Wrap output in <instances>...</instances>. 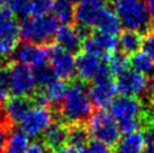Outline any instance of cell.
I'll return each mask as SVG.
<instances>
[{"mask_svg": "<svg viewBox=\"0 0 154 153\" xmlns=\"http://www.w3.org/2000/svg\"><path fill=\"white\" fill-rule=\"evenodd\" d=\"M33 100L28 97H14L8 98L2 107V117L5 123L17 124L20 123L25 115L32 109Z\"/></svg>", "mask_w": 154, "mask_h": 153, "instance_id": "cell-13", "label": "cell"}, {"mask_svg": "<svg viewBox=\"0 0 154 153\" xmlns=\"http://www.w3.org/2000/svg\"><path fill=\"white\" fill-rule=\"evenodd\" d=\"M6 137H7V128L4 124H0V153H2Z\"/></svg>", "mask_w": 154, "mask_h": 153, "instance_id": "cell-37", "label": "cell"}, {"mask_svg": "<svg viewBox=\"0 0 154 153\" xmlns=\"http://www.w3.org/2000/svg\"><path fill=\"white\" fill-rule=\"evenodd\" d=\"M20 38L19 24L15 19L6 21L0 25V56L8 58L13 55L18 46Z\"/></svg>", "mask_w": 154, "mask_h": 153, "instance_id": "cell-14", "label": "cell"}, {"mask_svg": "<svg viewBox=\"0 0 154 153\" xmlns=\"http://www.w3.org/2000/svg\"><path fill=\"white\" fill-rule=\"evenodd\" d=\"M91 36L94 37V41L99 44V46L101 47L107 54H111V53L116 52L117 47L119 45L117 35L107 34V33H103V32L96 30V32H94L91 34Z\"/></svg>", "mask_w": 154, "mask_h": 153, "instance_id": "cell-27", "label": "cell"}, {"mask_svg": "<svg viewBox=\"0 0 154 153\" xmlns=\"http://www.w3.org/2000/svg\"><path fill=\"white\" fill-rule=\"evenodd\" d=\"M89 137L90 134L88 127H86L82 123L72 124L68 130V142L71 146L78 150L88 144Z\"/></svg>", "mask_w": 154, "mask_h": 153, "instance_id": "cell-22", "label": "cell"}, {"mask_svg": "<svg viewBox=\"0 0 154 153\" xmlns=\"http://www.w3.org/2000/svg\"><path fill=\"white\" fill-rule=\"evenodd\" d=\"M29 144V137L20 128L13 130L7 134L2 153H26Z\"/></svg>", "mask_w": 154, "mask_h": 153, "instance_id": "cell-19", "label": "cell"}, {"mask_svg": "<svg viewBox=\"0 0 154 153\" xmlns=\"http://www.w3.org/2000/svg\"><path fill=\"white\" fill-rule=\"evenodd\" d=\"M142 52L145 53L154 63V30L146 32L145 35L143 36Z\"/></svg>", "mask_w": 154, "mask_h": 153, "instance_id": "cell-31", "label": "cell"}, {"mask_svg": "<svg viewBox=\"0 0 154 153\" xmlns=\"http://www.w3.org/2000/svg\"><path fill=\"white\" fill-rule=\"evenodd\" d=\"M33 72H34L35 79L37 85L44 86L46 87L47 85H50L52 81L55 80V74L53 72L52 68L50 67V64H42L38 67L33 68Z\"/></svg>", "mask_w": 154, "mask_h": 153, "instance_id": "cell-28", "label": "cell"}, {"mask_svg": "<svg viewBox=\"0 0 154 153\" xmlns=\"http://www.w3.org/2000/svg\"><path fill=\"white\" fill-rule=\"evenodd\" d=\"M69 1H71L72 4H75V2H78V4H79V2H80V1H82V0H69Z\"/></svg>", "mask_w": 154, "mask_h": 153, "instance_id": "cell-43", "label": "cell"}, {"mask_svg": "<svg viewBox=\"0 0 154 153\" xmlns=\"http://www.w3.org/2000/svg\"><path fill=\"white\" fill-rule=\"evenodd\" d=\"M53 0H30V14L29 17H41L50 15L53 10Z\"/></svg>", "mask_w": 154, "mask_h": 153, "instance_id": "cell-29", "label": "cell"}, {"mask_svg": "<svg viewBox=\"0 0 154 153\" xmlns=\"http://www.w3.org/2000/svg\"><path fill=\"white\" fill-rule=\"evenodd\" d=\"M79 153H111V151L108 145L98 141H94L79 149Z\"/></svg>", "mask_w": 154, "mask_h": 153, "instance_id": "cell-32", "label": "cell"}, {"mask_svg": "<svg viewBox=\"0 0 154 153\" xmlns=\"http://www.w3.org/2000/svg\"><path fill=\"white\" fill-rule=\"evenodd\" d=\"M82 39L83 35L80 33L77 26H71L70 24L61 25L55 35L56 44L72 54L81 50L83 44Z\"/></svg>", "mask_w": 154, "mask_h": 153, "instance_id": "cell-15", "label": "cell"}, {"mask_svg": "<svg viewBox=\"0 0 154 153\" xmlns=\"http://www.w3.org/2000/svg\"><path fill=\"white\" fill-rule=\"evenodd\" d=\"M118 42L122 52H124L125 54H135L142 47L143 36L140 32L126 30L120 33Z\"/></svg>", "mask_w": 154, "mask_h": 153, "instance_id": "cell-21", "label": "cell"}, {"mask_svg": "<svg viewBox=\"0 0 154 153\" xmlns=\"http://www.w3.org/2000/svg\"><path fill=\"white\" fill-rule=\"evenodd\" d=\"M8 8L11 13L23 18L29 17L30 14V0H10Z\"/></svg>", "mask_w": 154, "mask_h": 153, "instance_id": "cell-30", "label": "cell"}, {"mask_svg": "<svg viewBox=\"0 0 154 153\" xmlns=\"http://www.w3.org/2000/svg\"><path fill=\"white\" fill-rule=\"evenodd\" d=\"M115 83L117 92H119L122 96L136 98L149 90L150 86L147 76L135 70H128L118 76Z\"/></svg>", "mask_w": 154, "mask_h": 153, "instance_id": "cell-9", "label": "cell"}, {"mask_svg": "<svg viewBox=\"0 0 154 153\" xmlns=\"http://www.w3.org/2000/svg\"><path fill=\"white\" fill-rule=\"evenodd\" d=\"M115 13L126 30L149 32L152 16L145 0H116Z\"/></svg>", "mask_w": 154, "mask_h": 153, "instance_id": "cell-2", "label": "cell"}, {"mask_svg": "<svg viewBox=\"0 0 154 153\" xmlns=\"http://www.w3.org/2000/svg\"><path fill=\"white\" fill-rule=\"evenodd\" d=\"M88 131L94 141L101 142L108 146L116 144L119 141V126L110 111L99 109L94 113L88 120Z\"/></svg>", "mask_w": 154, "mask_h": 153, "instance_id": "cell-4", "label": "cell"}, {"mask_svg": "<svg viewBox=\"0 0 154 153\" xmlns=\"http://www.w3.org/2000/svg\"><path fill=\"white\" fill-rule=\"evenodd\" d=\"M55 153H79V150L69 144V145L62 146V148H60L59 150H56Z\"/></svg>", "mask_w": 154, "mask_h": 153, "instance_id": "cell-38", "label": "cell"}, {"mask_svg": "<svg viewBox=\"0 0 154 153\" xmlns=\"http://www.w3.org/2000/svg\"><path fill=\"white\" fill-rule=\"evenodd\" d=\"M11 58L15 63L35 68L46 63V60H48V52L47 47L43 45L25 42L23 44H18Z\"/></svg>", "mask_w": 154, "mask_h": 153, "instance_id": "cell-10", "label": "cell"}, {"mask_svg": "<svg viewBox=\"0 0 154 153\" xmlns=\"http://www.w3.org/2000/svg\"><path fill=\"white\" fill-rule=\"evenodd\" d=\"M53 124L52 111L44 106L32 107L23 120L19 123L20 131L28 137H37L46 132V130Z\"/></svg>", "mask_w": 154, "mask_h": 153, "instance_id": "cell-6", "label": "cell"}, {"mask_svg": "<svg viewBox=\"0 0 154 153\" xmlns=\"http://www.w3.org/2000/svg\"><path fill=\"white\" fill-rule=\"evenodd\" d=\"M146 134H147L149 141L142 153H154V135L152 133H146Z\"/></svg>", "mask_w": 154, "mask_h": 153, "instance_id": "cell-36", "label": "cell"}, {"mask_svg": "<svg viewBox=\"0 0 154 153\" xmlns=\"http://www.w3.org/2000/svg\"><path fill=\"white\" fill-rule=\"evenodd\" d=\"M36 86L37 82L30 67L19 63H14L10 67V91L14 96L27 97L34 95Z\"/></svg>", "mask_w": 154, "mask_h": 153, "instance_id": "cell-8", "label": "cell"}, {"mask_svg": "<svg viewBox=\"0 0 154 153\" xmlns=\"http://www.w3.org/2000/svg\"><path fill=\"white\" fill-rule=\"evenodd\" d=\"M94 27H97V30L99 32L117 35V33L120 32L122 23L115 10H112L109 7H103L99 13Z\"/></svg>", "mask_w": 154, "mask_h": 153, "instance_id": "cell-18", "label": "cell"}, {"mask_svg": "<svg viewBox=\"0 0 154 153\" xmlns=\"http://www.w3.org/2000/svg\"><path fill=\"white\" fill-rule=\"evenodd\" d=\"M26 153H47V146L41 141H35L29 144Z\"/></svg>", "mask_w": 154, "mask_h": 153, "instance_id": "cell-34", "label": "cell"}, {"mask_svg": "<svg viewBox=\"0 0 154 153\" xmlns=\"http://www.w3.org/2000/svg\"><path fill=\"white\" fill-rule=\"evenodd\" d=\"M13 15L11 10L6 7V6H0V25L4 24L6 21L13 19Z\"/></svg>", "mask_w": 154, "mask_h": 153, "instance_id": "cell-35", "label": "cell"}, {"mask_svg": "<svg viewBox=\"0 0 154 153\" xmlns=\"http://www.w3.org/2000/svg\"><path fill=\"white\" fill-rule=\"evenodd\" d=\"M147 141V134L142 131L126 134L116 143L112 153H142Z\"/></svg>", "mask_w": 154, "mask_h": 153, "instance_id": "cell-17", "label": "cell"}, {"mask_svg": "<svg viewBox=\"0 0 154 153\" xmlns=\"http://www.w3.org/2000/svg\"><path fill=\"white\" fill-rule=\"evenodd\" d=\"M60 105V116L71 125L81 123L92 115V104L88 90L79 81H74L69 86L66 95Z\"/></svg>", "mask_w": 154, "mask_h": 153, "instance_id": "cell-1", "label": "cell"}, {"mask_svg": "<svg viewBox=\"0 0 154 153\" xmlns=\"http://www.w3.org/2000/svg\"><path fill=\"white\" fill-rule=\"evenodd\" d=\"M107 65L110 70L111 74L118 76L126 71H128V68L131 65V59L124 52L116 51L109 55L107 60Z\"/></svg>", "mask_w": 154, "mask_h": 153, "instance_id": "cell-24", "label": "cell"}, {"mask_svg": "<svg viewBox=\"0 0 154 153\" xmlns=\"http://www.w3.org/2000/svg\"><path fill=\"white\" fill-rule=\"evenodd\" d=\"M142 113L143 104L136 97L120 96L115 98V100L110 105V114L117 120V123L140 118Z\"/></svg>", "mask_w": 154, "mask_h": 153, "instance_id": "cell-11", "label": "cell"}, {"mask_svg": "<svg viewBox=\"0 0 154 153\" xmlns=\"http://www.w3.org/2000/svg\"><path fill=\"white\" fill-rule=\"evenodd\" d=\"M74 7L69 0H55L53 5V15L63 24H69L74 19Z\"/></svg>", "mask_w": 154, "mask_h": 153, "instance_id": "cell-25", "label": "cell"}, {"mask_svg": "<svg viewBox=\"0 0 154 153\" xmlns=\"http://www.w3.org/2000/svg\"><path fill=\"white\" fill-rule=\"evenodd\" d=\"M69 86L64 80L61 79H55L52 81L50 85L45 87L43 92L45 94L47 101L53 102V104H61L64 99L66 91H68Z\"/></svg>", "mask_w": 154, "mask_h": 153, "instance_id": "cell-23", "label": "cell"}, {"mask_svg": "<svg viewBox=\"0 0 154 153\" xmlns=\"http://www.w3.org/2000/svg\"><path fill=\"white\" fill-rule=\"evenodd\" d=\"M149 96H150L151 101H152V104H153L154 106V80L149 86Z\"/></svg>", "mask_w": 154, "mask_h": 153, "instance_id": "cell-39", "label": "cell"}, {"mask_svg": "<svg viewBox=\"0 0 154 153\" xmlns=\"http://www.w3.org/2000/svg\"><path fill=\"white\" fill-rule=\"evenodd\" d=\"M10 0H0V6H6V7H8V4Z\"/></svg>", "mask_w": 154, "mask_h": 153, "instance_id": "cell-42", "label": "cell"}, {"mask_svg": "<svg viewBox=\"0 0 154 153\" xmlns=\"http://www.w3.org/2000/svg\"><path fill=\"white\" fill-rule=\"evenodd\" d=\"M50 67L53 72L61 80H70L77 73L75 59L72 53L65 51L57 44H53L47 47Z\"/></svg>", "mask_w": 154, "mask_h": 153, "instance_id": "cell-7", "label": "cell"}, {"mask_svg": "<svg viewBox=\"0 0 154 153\" xmlns=\"http://www.w3.org/2000/svg\"><path fill=\"white\" fill-rule=\"evenodd\" d=\"M7 96H8V92H5L0 89V105L7 100Z\"/></svg>", "mask_w": 154, "mask_h": 153, "instance_id": "cell-41", "label": "cell"}, {"mask_svg": "<svg viewBox=\"0 0 154 153\" xmlns=\"http://www.w3.org/2000/svg\"><path fill=\"white\" fill-rule=\"evenodd\" d=\"M59 23L54 15L23 18L19 24L20 37L25 42L43 45L55 37L60 27Z\"/></svg>", "mask_w": 154, "mask_h": 153, "instance_id": "cell-3", "label": "cell"}, {"mask_svg": "<svg viewBox=\"0 0 154 153\" xmlns=\"http://www.w3.org/2000/svg\"><path fill=\"white\" fill-rule=\"evenodd\" d=\"M44 143L52 150H59L68 141V130L62 124L53 123L44 133Z\"/></svg>", "mask_w": 154, "mask_h": 153, "instance_id": "cell-20", "label": "cell"}, {"mask_svg": "<svg viewBox=\"0 0 154 153\" xmlns=\"http://www.w3.org/2000/svg\"><path fill=\"white\" fill-rule=\"evenodd\" d=\"M107 0H82L74 9L77 26L82 30L94 27L100 10L106 7Z\"/></svg>", "mask_w": 154, "mask_h": 153, "instance_id": "cell-12", "label": "cell"}, {"mask_svg": "<svg viewBox=\"0 0 154 153\" xmlns=\"http://www.w3.org/2000/svg\"><path fill=\"white\" fill-rule=\"evenodd\" d=\"M103 61L97 56L81 52L75 59V68L82 81L94 80L98 74L99 70L103 65Z\"/></svg>", "mask_w": 154, "mask_h": 153, "instance_id": "cell-16", "label": "cell"}, {"mask_svg": "<svg viewBox=\"0 0 154 153\" xmlns=\"http://www.w3.org/2000/svg\"><path fill=\"white\" fill-rule=\"evenodd\" d=\"M0 89L8 94L10 91V68L6 64H0Z\"/></svg>", "mask_w": 154, "mask_h": 153, "instance_id": "cell-33", "label": "cell"}, {"mask_svg": "<svg viewBox=\"0 0 154 153\" xmlns=\"http://www.w3.org/2000/svg\"><path fill=\"white\" fill-rule=\"evenodd\" d=\"M131 65L135 71L146 76L154 74L153 61L143 52H137L135 54H133V56L131 58Z\"/></svg>", "mask_w": 154, "mask_h": 153, "instance_id": "cell-26", "label": "cell"}, {"mask_svg": "<svg viewBox=\"0 0 154 153\" xmlns=\"http://www.w3.org/2000/svg\"><path fill=\"white\" fill-rule=\"evenodd\" d=\"M145 2H146V5H147V7H149L151 16L154 17V0H145Z\"/></svg>", "mask_w": 154, "mask_h": 153, "instance_id": "cell-40", "label": "cell"}, {"mask_svg": "<svg viewBox=\"0 0 154 153\" xmlns=\"http://www.w3.org/2000/svg\"><path fill=\"white\" fill-rule=\"evenodd\" d=\"M111 76L112 74L108 65L103 63L98 74L92 80V85L88 89V95L92 106H96L99 109L110 107L112 101L115 100L117 88L116 83L111 79Z\"/></svg>", "mask_w": 154, "mask_h": 153, "instance_id": "cell-5", "label": "cell"}]
</instances>
